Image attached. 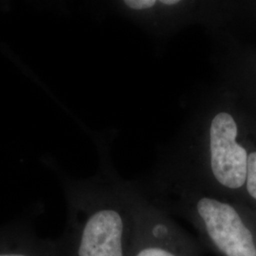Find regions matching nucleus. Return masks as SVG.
Here are the masks:
<instances>
[{"mask_svg":"<svg viewBox=\"0 0 256 256\" xmlns=\"http://www.w3.org/2000/svg\"><path fill=\"white\" fill-rule=\"evenodd\" d=\"M192 118L166 158L165 176L223 198L244 194L256 104L222 82Z\"/></svg>","mask_w":256,"mask_h":256,"instance_id":"f257e3e1","label":"nucleus"},{"mask_svg":"<svg viewBox=\"0 0 256 256\" xmlns=\"http://www.w3.org/2000/svg\"><path fill=\"white\" fill-rule=\"evenodd\" d=\"M171 206L192 220L207 243L223 256H256L252 230L238 206L187 183L171 182Z\"/></svg>","mask_w":256,"mask_h":256,"instance_id":"f03ea898","label":"nucleus"},{"mask_svg":"<svg viewBox=\"0 0 256 256\" xmlns=\"http://www.w3.org/2000/svg\"><path fill=\"white\" fill-rule=\"evenodd\" d=\"M122 12L156 37H168L182 28L202 24L210 30L234 20L236 2L187 0H124Z\"/></svg>","mask_w":256,"mask_h":256,"instance_id":"7ed1b4c3","label":"nucleus"},{"mask_svg":"<svg viewBox=\"0 0 256 256\" xmlns=\"http://www.w3.org/2000/svg\"><path fill=\"white\" fill-rule=\"evenodd\" d=\"M137 216L136 248L132 256H190L189 248L176 234L174 224L160 207L138 191H131Z\"/></svg>","mask_w":256,"mask_h":256,"instance_id":"20e7f679","label":"nucleus"},{"mask_svg":"<svg viewBox=\"0 0 256 256\" xmlns=\"http://www.w3.org/2000/svg\"><path fill=\"white\" fill-rule=\"evenodd\" d=\"M218 41L216 64L223 84L256 104V46L245 44L220 30H212Z\"/></svg>","mask_w":256,"mask_h":256,"instance_id":"39448f33","label":"nucleus"},{"mask_svg":"<svg viewBox=\"0 0 256 256\" xmlns=\"http://www.w3.org/2000/svg\"><path fill=\"white\" fill-rule=\"evenodd\" d=\"M126 216L120 209L95 210L84 224L78 256H126Z\"/></svg>","mask_w":256,"mask_h":256,"instance_id":"423d86ee","label":"nucleus"},{"mask_svg":"<svg viewBox=\"0 0 256 256\" xmlns=\"http://www.w3.org/2000/svg\"><path fill=\"white\" fill-rule=\"evenodd\" d=\"M244 196H247L252 202L256 203V120L248 153L247 182L245 185Z\"/></svg>","mask_w":256,"mask_h":256,"instance_id":"0eeeda50","label":"nucleus"},{"mask_svg":"<svg viewBox=\"0 0 256 256\" xmlns=\"http://www.w3.org/2000/svg\"><path fill=\"white\" fill-rule=\"evenodd\" d=\"M236 19H244L256 26V1L238 2Z\"/></svg>","mask_w":256,"mask_h":256,"instance_id":"6e6552de","label":"nucleus"},{"mask_svg":"<svg viewBox=\"0 0 256 256\" xmlns=\"http://www.w3.org/2000/svg\"><path fill=\"white\" fill-rule=\"evenodd\" d=\"M21 256V254H3V256Z\"/></svg>","mask_w":256,"mask_h":256,"instance_id":"1a4fd4ad","label":"nucleus"}]
</instances>
